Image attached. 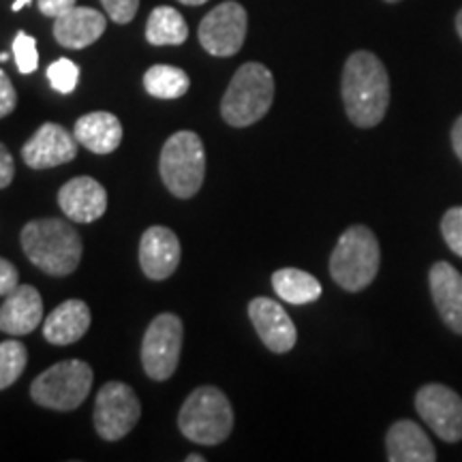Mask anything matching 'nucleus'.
Here are the masks:
<instances>
[{
  "instance_id": "nucleus-1",
  "label": "nucleus",
  "mask_w": 462,
  "mask_h": 462,
  "mask_svg": "<svg viewBox=\"0 0 462 462\" xmlns=\"http://www.w3.org/2000/svg\"><path fill=\"white\" fill-rule=\"evenodd\" d=\"M340 90L345 112L356 126L371 129L383 120L390 106V78L373 51L360 50L346 58Z\"/></svg>"
},
{
  "instance_id": "nucleus-2",
  "label": "nucleus",
  "mask_w": 462,
  "mask_h": 462,
  "mask_svg": "<svg viewBox=\"0 0 462 462\" xmlns=\"http://www.w3.org/2000/svg\"><path fill=\"white\" fill-rule=\"evenodd\" d=\"M26 257L50 276H69L82 259V238L62 218H34L22 229Z\"/></svg>"
},
{
  "instance_id": "nucleus-3",
  "label": "nucleus",
  "mask_w": 462,
  "mask_h": 462,
  "mask_svg": "<svg viewBox=\"0 0 462 462\" xmlns=\"http://www.w3.org/2000/svg\"><path fill=\"white\" fill-rule=\"evenodd\" d=\"M274 101V78L262 62H246L236 71L221 101V116L231 126H251L262 120Z\"/></svg>"
},
{
  "instance_id": "nucleus-4",
  "label": "nucleus",
  "mask_w": 462,
  "mask_h": 462,
  "mask_svg": "<svg viewBox=\"0 0 462 462\" xmlns=\"http://www.w3.org/2000/svg\"><path fill=\"white\" fill-rule=\"evenodd\" d=\"M178 429L189 441L199 446H218L234 429V409L229 398L215 385H201L184 401Z\"/></svg>"
},
{
  "instance_id": "nucleus-5",
  "label": "nucleus",
  "mask_w": 462,
  "mask_h": 462,
  "mask_svg": "<svg viewBox=\"0 0 462 462\" xmlns=\"http://www.w3.org/2000/svg\"><path fill=\"white\" fill-rule=\"evenodd\" d=\"M381 251L377 236L364 225H354L340 236L330 257V274L345 291H362L379 273Z\"/></svg>"
},
{
  "instance_id": "nucleus-6",
  "label": "nucleus",
  "mask_w": 462,
  "mask_h": 462,
  "mask_svg": "<svg viewBox=\"0 0 462 462\" xmlns=\"http://www.w3.org/2000/svg\"><path fill=\"white\" fill-rule=\"evenodd\" d=\"M159 171L171 195L180 199L193 198L206 178V152L198 133H173L161 150Z\"/></svg>"
},
{
  "instance_id": "nucleus-7",
  "label": "nucleus",
  "mask_w": 462,
  "mask_h": 462,
  "mask_svg": "<svg viewBox=\"0 0 462 462\" xmlns=\"http://www.w3.org/2000/svg\"><path fill=\"white\" fill-rule=\"evenodd\" d=\"M90 364L82 360H62L39 374L31 385V396L37 404L54 411H73L86 401L92 388Z\"/></svg>"
},
{
  "instance_id": "nucleus-8",
  "label": "nucleus",
  "mask_w": 462,
  "mask_h": 462,
  "mask_svg": "<svg viewBox=\"0 0 462 462\" xmlns=\"http://www.w3.org/2000/svg\"><path fill=\"white\" fill-rule=\"evenodd\" d=\"M182 334L180 317L171 313L154 317L142 343V364L150 379L167 381L176 373L182 351Z\"/></svg>"
},
{
  "instance_id": "nucleus-9",
  "label": "nucleus",
  "mask_w": 462,
  "mask_h": 462,
  "mask_svg": "<svg viewBox=\"0 0 462 462\" xmlns=\"http://www.w3.org/2000/svg\"><path fill=\"white\" fill-rule=\"evenodd\" d=\"M142 404L131 385L109 381L97 394L95 429L106 441H120L140 421Z\"/></svg>"
},
{
  "instance_id": "nucleus-10",
  "label": "nucleus",
  "mask_w": 462,
  "mask_h": 462,
  "mask_svg": "<svg viewBox=\"0 0 462 462\" xmlns=\"http://www.w3.org/2000/svg\"><path fill=\"white\" fill-rule=\"evenodd\" d=\"M248 28L246 9L236 0L221 3L201 20L198 37L208 54L227 58L238 54L245 45Z\"/></svg>"
},
{
  "instance_id": "nucleus-11",
  "label": "nucleus",
  "mask_w": 462,
  "mask_h": 462,
  "mask_svg": "<svg viewBox=\"0 0 462 462\" xmlns=\"http://www.w3.org/2000/svg\"><path fill=\"white\" fill-rule=\"evenodd\" d=\"M415 411L443 441L462 439V398L441 383L421 385L415 394Z\"/></svg>"
},
{
  "instance_id": "nucleus-12",
  "label": "nucleus",
  "mask_w": 462,
  "mask_h": 462,
  "mask_svg": "<svg viewBox=\"0 0 462 462\" xmlns=\"http://www.w3.org/2000/svg\"><path fill=\"white\" fill-rule=\"evenodd\" d=\"M78 154V140L73 133L56 123H45L22 146V159L32 170H50L65 165Z\"/></svg>"
},
{
  "instance_id": "nucleus-13",
  "label": "nucleus",
  "mask_w": 462,
  "mask_h": 462,
  "mask_svg": "<svg viewBox=\"0 0 462 462\" xmlns=\"http://www.w3.org/2000/svg\"><path fill=\"white\" fill-rule=\"evenodd\" d=\"M248 317L262 338V343L274 354H287L298 340V330L291 317L279 302L270 298H255L248 304Z\"/></svg>"
},
{
  "instance_id": "nucleus-14",
  "label": "nucleus",
  "mask_w": 462,
  "mask_h": 462,
  "mask_svg": "<svg viewBox=\"0 0 462 462\" xmlns=\"http://www.w3.org/2000/svg\"><path fill=\"white\" fill-rule=\"evenodd\" d=\"M180 240L171 229L154 225L143 231L140 242V265L152 281H165L180 263Z\"/></svg>"
},
{
  "instance_id": "nucleus-15",
  "label": "nucleus",
  "mask_w": 462,
  "mask_h": 462,
  "mask_svg": "<svg viewBox=\"0 0 462 462\" xmlns=\"http://www.w3.org/2000/svg\"><path fill=\"white\" fill-rule=\"evenodd\" d=\"M58 206L75 223L99 221L107 210V193L95 178L78 176L58 190Z\"/></svg>"
},
{
  "instance_id": "nucleus-16",
  "label": "nucleus",
  "mask_w": 462,
  "mask_h": 462,
  "mask_svg": "<svg viewBox=\"0 0 462 462\" xmlns=\"http://www.w3.org/2000/svg\"><path fill=\"white\" fill-rule=\"evenodd\" d=\"M43 319L42 293L32 285H17L0 306V332L26 337Z\"/></svg>"
},
{
  "instance_id": "nucleus-17",
  "label": "nucleus",
  "mask_w": 462,
  "mask_h": 462,
  "mask_svg": "<svg viewBox=\"0 0 462 462\" xmlns=\"http://www.w3.org/2000/svg\"><path fill=\"white\" fill-rule=\"evenodd\" d=\"M432 302L443 323L462 337V274L448 262H437L429 274Z\"/></svg>"
},
{
  "instance_id": "nucleus-18",
  "label": "nucleus",
  "mask_w": 462,
  "mask_h": 462,
  "mask_svg": "<svg viewBox=\"0 0 462 462\" xmlns=\"http://www.w3.org/2000/svg\"><path fill=\"white\" fill-rule=\"evenodd\" d=\"M106 26L107 20L101 11L90 7H78L75 5L67 14L56 17L54 37L62 48L84 50L106 32Z\"/></svg>"
},
{
  "instance_id": "nucleus-19",
  "label": "nucleus",
  "mask_w": 462,
  "mask_h": 462,
  "mask_svg": "<svg viewBox=\"0 0 462 462\" xmlns=\"http://www.w3.org/2000/svg\"><path fill=\"white\" fill-rule=\"evenodd\" d=\"M90 309L82 300H67L45 317L43 337L51 345H71L88 332Z\"/></svg>"
},
{
  "instance_id": "nucleus-20",
  "label": "nucleus",
  "mask_w": 462,
  "mask_h": 462,
  "mask_svg": "<svg viewBox=\"0 0 462 462\" xmlns=\"http://www.w3.org/2000/svg\"><path fill=\"white\" fill-rule=\"evenodd\" d=\"M390 462H435L437 452L430 439L420 424L411 420H401L392 424L385 437Z\"/></svg>"
},
{
  "instance_id": "nucleus-21",
  "label": "nucleus",
  "mask_w": 462,
  "mask_h": 462,
  "mask_svg": "<svg viewBox=\"0 0 462 462\" xmlns=\"http://www.w3.org/2000/svg\"><path fill=\"white\" fill-rule=\"evenodd\" d=\"M75 140L95 154H109L123 142V125L109 112H90L75 123Z\"/></svg>"
},
{
  "instance_id": "nucleus-22",
  "label": "nucleus",
  "mask_w": 462,
  "mask_h": 462,
  "mask_svg": "<svg viewBox=\"0 0 462 462\" xmlns=\"http://www.w3.org/2000/svg\"><path fill=\"white\" fill-rule=\"evenodd\" d=\"M276 296L289 304H310L321 296V282L298 268H282L273 274Z\"/></svg>"
},
{
  "instance_id": "nucleus-23",
  "label": "nucleus",
  "mask_w": 462,
  "mask_h": 462,
  "mask_svg": "<svg viewBox=\"0 0 462 462\" xmlns=\"http://www.w3.org/2000/svg\"><path fill=\"white\" fill-rule=\"evenodd\" d=\"M189 37L184 17L173 7H157L150 14L146 39L152 45H182Z\"/></svg>"
},
{
  "instance_id": "nucleus-24",
  "label": "nucleus",
  "mask_w": 462,
  "mask_h": 462,
  "mask_svg": "<svg viewBox=\"0 0 462 462\" xmlns=\"http://www.w3.org/2000/svg\"><path fill=\"white\" fill-rule=\"evenodd\" d=\"M190 86L189 75L171 65H154L143 75V88L157 99H180Z\"/></svg>"
},
{
  "instance_id": "nucleus-25",
  "label": "nucleus",
  "mask_w": 462,
  "mask_h": 462,
  "mask_svg": "<svg viewBox=\"0 0 462 462\" xmlns=\"http://www.w3.org/2000/svg\"><path fill=\"white\" fill-rule=\"evenodd\" d=\"M28 362V351L20 340L0 343V390L14 385L22 377Z\"/></svg>"
},
{
  "instance_id": "nucleus-26",
  "label": "nucleus",
  "mask_w": 462,
  "mask_h": 462,
  "mask_svg": "<svg viewBox=\"0 0 462 462\" xmlns=\"http://www.w3.org/2000/svg\"><path fill=\"white\" fill-rule=\"evenodd\" d=\"M48 79L56 92L69 95L79 82V67L73 60H69V58H60V60L51 62L48 67Z\"/></svg>"
},
{
  "instance_id": "nucleus-27",
  "label": "nucleus",
  "mask_w": 462,
  "mask_h": 462,
  "mask_svg": "<svg viewBox=\"0 0 462 462\" xmlns=\"http://www.w3.org/2000/svg\"><path fill=\"white\" fill-rule=\"evenodd\" d=\"M14 56H15V65L17 71L22 75L34 73L39 67V51H37V42L31 34H26L24 31H20L14 39Z\"/></svg>"
},
{
  "instance_id": "nucleus-28",
  "label": "nucleus",
  "mask_w": 462,
  "mask_h": 462,
  "mask_svg": "<svg viewBox=\"0 0 462 462\" xmlns=\"http://www.w3.org/2000/svg\"><path fill=\"white\" fill-rule=\"evenodd\" d=\"M441 234L449 251L462 257V206L449 208L441 218Z\"/></svg>"
},
{
  "instance_id": "nucleus-29",
  "label": "nucleus",
  "mask_w": 462,
  "mask_h": 462,
  "mask_svg": "<svg viewBox=\"0 0 462 462\" xmlns=\"http://www.w3.org/2000/svg\"><path fill=\"white\" fill-rule=\"evenodd\" d=\"M101 3L109 20H114L116 24H129L140 9V0H101Z\"/></svg>"
},
{
  "instance_id": "nucleus-30",
  "label": "nucleus",
  "mask_w": 462,
  "mask_h": 462,
  "mask_svg": "<svg viewBox=\"0 0 462 462\" xmlns=\"http://www.w3.org/2000/svg\"><path fill=\"white\" fill-rule=\"evenodd\" d=\"M17 106V95L14 84L7 78V73L0 71V118L9 116Z\"/></svg>"
},
{
  "instance_id": "nucleus-31",
  "label": "nucleus",
  "mask_w": 462,
  "mask_h": 462,
  "mask_svg": "<svg viewBox=\"0 0 462 462\" xmlns=\"http://www.w3.org/2000/svg\"><path fill=\"white\" fill-rule=\"evenodd\" d=\"M17 285H20V274H17L15 265L0 257V296L7 298Z\"/></svg>"
},
{
  "instance_id": "nucleus-32",
  "label": "nucleus",
  "mask_w": 462,
  "mask_h": 462,
  "mask_svg": "<svg viewBox=\"0 0 462 462\" xmlns=\"http://www.w3.org/2000/svg\"><path fill=\"white\" fill-rule=\"evenodd\" d=\"M15 176V165H14V157H11V152L5 146L3 142H0V189L9 187L11 180H14Z\"/></svg>"
},
{
  "instance_id": "nucleus-33",
  "label": "nucleus",
  "mask_w": 462,
  "mask_h": 462,
  "mask_svg": "<svg viewBox=\"0 0 462 462\" xmlns=\"http://www.w3.org/2000/svg\"><path fill=\"white\" fill-rule=\"evenodd\" d=\"M37 3H39V11H42L45 17H54L56 20L58 15L67 14L69 9H73L78 0H37Z\"/></svg>"
},
{
  "instance_id": "nucleus-34",
  "label": "nucleus",
  "mask_w": 462,
  "mask_h": 462,
  "mask_svg": "<svg viewBox=\"0 0 462 462\" xmlns=\"http://www.w3.org/2000/svg\"><path fill=\"white\" fill-rule=\"evenodd\" d=\"M452 146H454L456 157H458L460 163H462V116H460V118H456V123H454V129H452Z\"/></svg>"
},
{
  "instance_id": "nucleus-35",
  "label": "nucleus",
  "mask_w": 462,
  "mask_h": 462,
  "mask_svg": "<svg viewBox=\"0 0 462 462\" xmlns=\"http://www.w3.org/2000/svg\"><path fill=\"white\" fill-rule=\"evenodd\" d=\"M456 32H458V37L462 39V9L458 11V15H456Z\"/></svg>"
},
{
  "instance_id": "nucleus-36",
  "label": "nucleus",
  "mask_w": 462,
  "mask_h": 462,
  "mask_svg": "<svg viewBox=\"0 0 462 462\" xmlns=\"http://www.w3.org/2000/svg\"><path fill=\"white\" fill-rule=\"evenodd\" d=\"M178 3L189 5V7H198V5H204V3H208V0H178Z\"/></svg>"
},
{
  "instance_id": "nucleus-37",
  "label": "nucleus",
  "mask_w": 462,
  "mask_h": 462,
  "mask_svg": "<svg viewBox=\"0 0 462 462\" xmlns=\"http://www.w3.org/2000/svg\"><path fill=\"white\" fill-rule=\"evenodd\" d=\"M26 5H31V0H15L14 7H11V9H14V11H20V9H24Z\"/></svg>"
},
{
  "instance_id": "nucleus-38",
  "label": "nucleus",
  "mask_w": 462,
  "mask_h": 462,
  "mask_svg": "<svg viewBox=\"0 0 462 462\" xmlns=\"http://www.w3.org/2000/svg\"><path fill=\"white\" fill-rule=\"evenodd\" d=\"M187 460L189 462H204L206 458H204V456H199V454H190V456H187Z\"/></svg>"
},
{
  "instance_id": "nucleus-39",
  "label": "nucleus",
  "mask_w": 462,
  "mask_h": 462,
  "mask_svg": "<svg viewBox=\"0 0 462 462\" xmlns=\"http://www.w3.org/2000/svg\"><path fill=\"white\" fill-rule=\"evenodd\" d=\"M385 3H401V0H385Z\"/></svg>"
}]
</instances>
